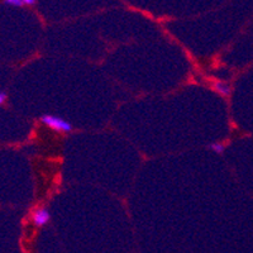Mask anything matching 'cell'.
<instances>
[{
  "mask_svg": "<svg viewBox=\"0 0 253 253\" xmlns=\"http://www.w3.org/2000/svg\"><path fill=\"white\" fill-rule=\"evenodd\" d=\"M4 3L12 6H22L23 5V0H4Z\"/></svg>",
  "mask_w": 253,
  "mask_h": 253,
  "instance_id": "cell-5",
  "label": "cell"
},
{
  "mask_svg": "<svg viewBox=\"0 0 253 253\" xmlns=\"http://www.w3.org/2000/svg\"><path fill=\"white\" fill-rule=\"evenodd\" d=\"M5 99H6V94H5V92L0 91V104H3L4 101H5Z\"/></svg>",
  "mask_w": 253,
  "mask_h": 253,
  "instance_id": "cell-6",
  "label": "cell"
},
{
  "mask_svg": "<svg viewBox=\"0 0 253 253\" xmlns=\"http://www.w3.org/2000/svg\"><path fill=\"white\" fill-rule=\"evenodd\" d=\"M41 122L47 126L49 129L55 130V132L60 133H67L72 130V124L70 123L66 119L61 118V117H57V115H52V114H43L41 117Z\"/></svg>",
  "mask_w": 253,
  "mask_h": 253,
  "instance_id": "cell-1",
  "label": "cell"
},
{
  "mask_svg": "<svg viewBox=\"0 0 253 253\" xmlns=\"http://www.w3.org/2000/svg\"><path fill=\"white\" fill-rule=\"evenodd\" d=\"M213 89L216 92H219L221 96H229L230 95V86L224 81H214Z\"/></svg>",
  "mask_w": 253,
  "mask_h": 253,
  "instance_id": "cell-3",
  "label": "cell"
},
{
  "mask_svg": "<svg viewBox=\"0 0 253 253\" xmlns=\"http://www.w3.org/2000/svg\"><path fill=\"white\" fill-rule=\"evenodd\" d=\"M209 150L213 151L216 155H221V153L225 151V146L223 143H219V142H215V143H211L209 146Z\"/></svg>",
  "mask_w": 253,
  "mask_h": 253,
  "instance_id": "cell-4",
  "label": "cell"
},
{
  "mask_svg": "<svg viewBox=\"0 0 253 253\" xmlns=\"http://www.w3.org/2000/svg\"><path fill=\"white\" fill-rule=\"evenodd\" d=\"M23 3L27 4V5H35L36 0H23Z\"/></svg>",
  "mask_w": 253,
  "mask_h": 253,
  "instance_id": "cell-7",
  "label": "cell"
},
{
  "mask_svg": "<svg viewBox=\"0 0 253 253\" xmlns=\"http://www.w3.org/2000/svg\"><path fill=\"white\" fill-rule=\"evenodd\" d=\"M51 219V213L47 208H38L32 213V221L36 227H43Z\"/></svg>",
  "mask_w": 253,
  "mask_h": 253,
  "instance_id": "cell-2",
  "label": "cell"
}]
</instances>
